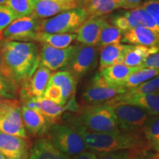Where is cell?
I'll return each mask as SVG.
<instances>
[{
    "label": "cell",
    "instance_id": "cell-37",
    "mask_svg": "<svg viewBox=\"0 0 159 159\" xmlns=\"http://www.w3.org/2000/svg\"><path fill=\"white\" fill-rule=\"evenodd\" d=\"M140 6L152 16L159 29V0H146Z\"/></svg>",
    "mask_w": 159,
    "mask_h": 159
},
{
    "label": "cell",
    "instance_id": "cell-9",
    "mask_svg": "<svg viewBox=\"0 0 159 159\" xmlns=\"http://www.w3.org/2000/svg\"><path fill=\"white\" fill-rule=\"evenodd\" d=\"M125 92L127 89L111 85L99 72L91 79V83L83 91V99L91 105L100 104Z\"/></svg>",
    "mask_w": 159,
    "mask_h": 159
},
{
    "label": "cell",
    "instance_id": "cell-28",
    "mask_svg": "<svg viewBox=\"0 0 159 159\" xmlns=\"http://www.w3.org/2000/svg\"><path fill=\"white\" fill-rule=\"evenodd\" d=\"M122 35L123 33L120 30L104 20L96 47L100 49L105 46L121 43Z\"/></svg>",
    "mask_w": 159,
    "mask_h": 159
},
{
    "label": "cell",
    "instance_id": "cell-12",
    "mask_svg": "<svg viewBox=\"0 0 159 159\" xmlns=\"http://www.w3.org/2000/svg\"><path fill=\"white\" fill-rule=\"evenodd\" d=\"M21 104L34 109L41 113L52 125L56 124L63 113L66 110H74L76 104L75 100H70L67 102L66 105H59L52 102L44 97H21Z\"/></svg>",
    "mask_w": 159,
    "mask_h": 159
},
{
    "label": "cell",
    "instance_id": "cell-41",
    "mask_svg": "<svg viewBox=\"0 0 159 159\" xmlns=\"http://www.w3.org/2000/svg\"><path fill=\"white\" fill-rule=\"evenodd\" d=\"M69 159H97V156L89 150H85L76 156H70Z\"/></svg>",
    "mask_w": 159,
    "mask_h": 159
},
{
    "label": "cell",
    "instance_id": "cell-36",
    "mask_svg": "<svg viewBox=\"0 0 159 159\" xmlns=\"http://www.w3.org/2000/svg\"><path fill=\"white\" fill-rule=\"evenodd\" d=\"M140 152L128 150H118L100 155L97 157V159H134Z\"/></svg>",
    "mask_w": 159,
    "mask_h": 159
},
{
    "label": "cell",
    "instance_id": "cell-38",
    "mask_svg": "<svg viewBox=\"0 0 159 159\" xmlns=\"http://www.w3.org/2000/svg\"><path fill=\"white\" fill-rule=\"evenodd\" d=\"M140 67L142 69H159V51L147 57Z\"/></svg>",
    "mask_w": 159,
    "mask_h": 159
},
{
    "label": "cell",
    "instance_id": "cell-1",
    "mask_svg": "<svg viewBox=\"0 0 159 159\" xmlns=\"http://www.w3.org/2000/svg\"><path fill=\"white\" fill-rule=\"evenodd\" d=\"M69 125L81 135L87 150L97 156L122 150L137 152L150 150L142 130L125 132L119 130L111 133L93 132L85 128L77 117L71 118Z\"/></svg>",
    "mask_w": 159,
    "mask_h": 159
},
{
    "label": "cell",
    "instance_id": "cell-2",
    "mask_svg": "<svg viewBox=\"0 0 159 159\" xmlns=\"http://www.w3.org/2000/svg\"><path fill=\"white\" fill-rule=\"evenodd\" d=\"M39 64L35 43L0 41V69L18 86L30 78Z\"/></svg>",
    "mask_w": 159,
    "mask_h": 159
},
{
    "label": "cell",
    "instance_id": "cell-34",
    "mask_svg": "<svg viewBox=\"0 0 159 159\" xmlns=\"http://www.w3.org/2000/svg\"><path fill=\"white\" fill-rule=\"evenodd\" d=\"M16 19V15L8 6L5 4L0 5V33Z\"/></svg>",
    "mask_w": 159,
    "mask_h": 159
},
{
    "label": "cell",
    "instance_id": "cell-29",
    "mask_svg": "<svg viewBox=\"0 0 159 159\" xmlns=\"http://www.w3.org/2000/svg\"><path fill=\"white\" fill-rule=\"evenodd\" d=\"M159 75V69H150L144 68L141 69L136 72L130 75L128 78L125 79L123 82L119 85L127 91L130 90L138 86L142 83L148 81L149 80Z\"/></svg>",
    "mask_w": 159,
    "mask_h": 159
},
{
    "label": "cell",
    "instance_id": "cell-19",
    "mask_svg": "<svg viewBox=\"0 0 159 159\" xmlns=\"http://www.w3.org/2000/svg\"><path fill=\"white\" fill-rule=\"evenodd\" d=\"M122 42L130 45L159 47V35L143 27H136L123 33Z\"/></svg>",
    "mask_w": 159,
    "mask_h": 159
},
{
    "label": "cell",
    "instance_id": "cell-26",
    "mask_svg": "<svg viewBox=\"0 0 159 159\" xmlns=\"http://www.w3.org/2000/svg\"><path fill=\"white\" fill-rule=\"evenodd\" d=\"M76 33L52 34L39 32L35 39V41L56 49H66L70 47V44L76 39Z\"/></svg>",
    "mask_w": 159,
    "mask_h": 159
},
{
    "label": "cell",
    "instance_id": "cell-14",
    "mask_svg": "<svg viewBox=\"0 0 159 159\" xmlns=\"http://www.w3.org/2000/svg\"><path fill=\"white\" fill-rule=\"evenodd\" d=\"M30 150L28 139L0 132V153L6 159H28Z\"/></svg>",
    "mask_w": 159,
    "mask_h": 159
},
{
    "label": "cell",
    "instance_id": "cell-46",
    "mask_svg": "<svg viewBox=\"0 0 159 159\" xmlns=\"http://www.w3.org/2000/svg\"><path fill=\"white\" fill-rule=\"evenodd\" d=\"M0 159H6V158H5V156H3L2 154V153H0Z\"/></svg>",
    "mask_w": 159,
    "mask_h": 159
},
{
    "label": "cell",
    "instance_id": "cell-32",
    "mask_svg": "<svg viewBox=\"0 0 159 159\" xmlns=\"http://www.w3.org/2000/svg\"><path fill=\"white\" fill-rule=\"evenodd\" d=\"M19 86L0 69V99H15Z\"/></svg>",
    "mask_w": 159,
    "mask_h": 159
},
{
    "label": "cell",
    "instance_id": "cell-8",
    "mask_svg": "<svg viewBox=\"0 0 159 159\" xmlns=\"http://www.w3.org/2000/svg\"><path fill=\"white\" fill-rule=\"evenodd\" d=\"M40 21L32 16L18 18L0 33V40L19 42L35 41L40 32Z\"/></svg>",
    "mask_w": 159,
    "mask_h": 159
},
{
    "label": "cell",
    "instance_id": "cell-3",
    "mask_svg": "<svg viewBox=\"0 0 159 159\" xmlns=\"http://www.w3.org/2000/svg\"><path fill=\"white\" fill-rule=\"evenodd\" d=\"M77 119L85 128L93 132L111 133L119 130L114 109L105 102L85 107Z\"/></svg>",
    "mask_w": 159,
    "mask_h": 159
},
{
    "label": "cell",
    "instance_id": "cell-31",
    "mask_svg": "<svg viewBox=\"0 0 159 159\" xmlns=\"http://www.w3.org/2000/svg\"><path fill=\"white\" fill-rule=\"evenodd\" d=\"M37 0H7L5 5L18 18L30 16L34 11Z\"/></svg>",
    "mask_w": 159,
    "mask_h": 159
},
{
    "label": "cell",
    "instance_id": "cell-16",
    "mask_svg": "<svg viewBox=\"0 0 159 159\" xmlns=\"http://www.w3.org/2000/svg\"><path fill=\"white\" fill-rule=\"evenodd\" d=\"M109 101L136 105L144 110L150 116L159 114V92L142 94H130L125 92Z\"/></svg>",
    "mask_w": 159,
    "mask_h": 159
},
{
    "label": "cell",
    "instance_id": "cell-11",
    "mask_svg": "<svg viewBox=\"0 0 159 159\" xmlns=\"http://www.w3.org/2000/svg\"><path fill=\"white\" fill-rule=\"evenodd\" d=\"M111 25L122 33L136 27H143L153 31L159 35V29L154 19L141 6L136 9L117 14L111 19Z\"/></svg>",
    "mask_w": 159,
    "mask_h": 159
},
{
    "label": "cell",
    "instance_id": "cell-22",
    "mask_svg": "<svg viewBox=\"0 0 159 159\" xmlns=\"http://www.w3.org/2000/svg\"><path fill=\"white\" fill-rule=\"evenodd\" d=\"M77 79L68 70L57 71L52 74L49 84L56 85L62 91L63 99L65 104L69 100H72L71 97L74 96Z\"/></svg>",
    "mask_w": 159,
    "mask_h": 159
},
{
    "label": "cell",
    "instance_id": "cell-17",
    "mask_svg": "<svg viewBox=\"0 0 159 159\" xmlns=\"http://www.w3.org/2000/svg\"><path fill=\"white\" fill-rule=\"evenodd\" d=\"M21 116L27 134L39 138L47 134L52 124L39 111L21 105Z\"/></svg>",
    "mask_w": 159,
    "mask_h": 159
},
{
    "label": "cell",
    "instance_id": "cell-7",
    "mask_svg": "<svg viewBox=\"0 0 159 159\" xmlns=\"http://www.w3.org/2000/svg\"><path fill=\"white\" fill-rule=\"evenodd\" d=\"M105 103L112 106L119 129L125 132L142 130L147 119L150 116L146 111L136 105L111 101Z\"/></svg>",
    "mask_w": 159,
    "mask_h": 159
},
{
    "label": "cell",
    "instance_id": "cell-10",
    "mask_svg": "<svg viewBox=\"0 0 159 159\" xmlns=\"http://www.w3.org/2000/svg\"><path fill=\"white\" fill-rule=\"evenodd\" d=\"M99 50L95 46H76L66 69L70 71L77 79L81 78L96 66Z\"/></svg>",
    "mask_w": 159,
    "mask_h": 159
},
{
    "label": "cell",
    "instance_id": "cell-24",
    "mask_svg": "<svg viewBox=\"0 0 159 159\" xmlns=\"http://www.w3.org/2000/svg\"><path fill=\"white\" fill-rule=\"evenodd\" d=\"M158 51L159 47H148L144 46L128 44L122 63L130 67L141 66L147 57Z\"/></svg>",
    "mask_w": 159,
    "mask_h": 159
},
{
    "label": "cell",
    "instance_id": "cell-35",
    "mask_svg": "<svg viewBox=\"0 0 159 159\" xmlns=\"http://www.w3.org/2000/svg\"><path fill=\"white\" fill-rule=\"evenodd\" d=\"M43 97L59 105H66L63 99L62 91L56 85L49 84Z\"/></svg>",
    "mask_w": 159,
    "mask_h": 159
},
{
    "label": "cell",
    "instance_id": "cell-27",
    "mask_svg": "<svg viewBox=\"0 0 159 159\" xmlns=\"http://www.w3.org/2000/svg\"><path fill=\"white\" fill-rule=\"evenodd\" d=\"M83 8L89 17H102L120 8L116 0H90Z\"/></svg>",
    "mask_w": 159,
    "mask_h": 159
},
{
    "label": "cell",
    "instance_id": "cell-4",
    "mask_svg": "<svg viewBox=\"0 0 159 159\" xmlns=\"http://www.w3.org/2000/svg\"><path fill=\"white\" fill-rule=\"evenodd\" d=\"M89 18L82 7L63 12L49 19L41 20L40 32L52 34H66L75 33Z\"/></svg>",
    "mask_w": 159,
    "mask_h": 159
},
{
    "label": "cell",
    "instance_id": "cell-23",
    "mask_svg": "<svg viewBox=\"0 0 159 159\" xmlns=\"http://www.w3.org/2000/svg\"><path fill=\"white\" fill-rule=\"evenodd\" d=\"M128 47V44L116 43L105 46L101 48L99 62V72L107 67L122 63L123 57Z\"/></svg>",
    "mask_w": 159,
    "mask_h": 159
},
{
    "label": "cell",
    "instance_id": "cell-45",
    "mask_svg": "<svg viewBox=\"0 0 159 159\" xmlns=\"http://www.w3.org/2000/svg\"><path fill=\"white\" fill-rule=\"evenodd\" d=\"M6 2H7V0H0V5H5Z\"/></svg>",
    "mask_w": 159,
    "mask_h": 159
},
{
    "label": "cell",
    "instance_id": "cell-33",
    "mask_svg": "<svg viewBox=\"0 0 159 159\" xmlns=\"http://www.w3.org/2000/svg\"><path fill=\"white\" fill-rule=\"evenodd\" d=\"M156 92H159V75L142 83L134 89L127 91L126 93L130 94H142Z\"/></svg>",
    "mask_w": 159,
    "mask_h": 159
},
{
    "label": "cell",
    "instance_id": "cell-18",
    "mask_svg": "<svg viewBox=\"0 0 159 159\" xmlns=\"http://www.w3.org/2000/svg\"><path fill=\"white\" fill-rule=\"evenodd\" d=\"M104 20L102 17H89L85 20L75 32L77 41L81 44L96 47Z\"/></svg>",
    "mask_w": 159,
    "mask_h": 159
},
{
    "label": "cell",
    "instance_id": "cell-13",
    "mask_svg": "<svg viewBox=\"0 0 159 159\" xmlns=\"http://www.w3.org/2000/svg\"><path fill=\"white\" fill-rule=\"evenodd\" d=\"M39 50L40 64L50 71H57L66 68L76 46H70L66 49H56L42 44Z\"/></svg>",
    "mask_w": 159,
    "mask_h": 159
},
{
    "label": "cell",
    "instance_id": "cell-25",
    "mask_svg": "<svg viewBox=\"0 0 159 159\" xmlns=\"http://www.w3.org/2000/svg\"><path fill=\"white\" fill-rule=\"evenodd\" d=\"M142 68L140 66L130 67L120 63L107 67L99 73L111 85L120 87L119 85L125 79L128 78L130 75L140 70Z\"/></svg>",
    "mask_w": 159,
    "mask_h": 159
},
{
    "label": "cell",
    "instance_id": "cell-40",
    "mask_svg": "<svg viewBox=\"0 0 159 159\" xmlns=\"http://www.w3.org/2000/svg\"><path fill=\"white\" fill-rule=\"evenodd\" d=\"M134 159H159V155L148 150L141 152Z\"/></svg>",
    "mask_w": 159,
    "mask_h": 159
},
{
    "label": "cell",
    "instance_id": "cell-44",
    "mask_svg": "<svg viewBox=\"0 0 159 159\" xmlns=\"http://www.w3.org/2000/svg\"><path fill=\"white\" fill-rule=\"evenodd\" d=\"M151 149H152V150H153L154 151H156V153L159 155V142L157 143L156 144H155L154 146L152 147V148Z\"/></svg>",
    "mask_w": 159,
    "mask_h": 159
},
{
    "label": "cell",
    "instance_id": "cell-15",
    "mask_svg": "<svg viewBox=\"0 0 159 159\" xmlns=\"http://www.w3.org/2000/svg\"><path fill=\"white\" fill-rule=\"evenodd\" d=\"M52 74V71L39 65L30 78L21 85L22 86L19 92L20 97H43L49 85Z\"/></svg>",
    "mask_w": 159,
    "mask_h": 159
},
{
    "label": "cell",
    "instance_id": "cell-39",
    "mask_svg": "<svg viewBox=\"0 0 159 159\" xmlns=\"http://www.w3.org/2000/svg\"><path fill=\"white\" fill-rule=\"evenodd\" d=\"M118 2L120 8L125 10H134L142 5L143 0H116Z\"/></svg>",
    "mask_w": 159,
    "mask_h": 159
},
{
    "label": "cell",
    "instance_id": "cell-43",
    "mask_svg": "<svg viewBox=\"0 0 159 159\" xmlns=\"http://www.w3.org/2000/svg\"><path fill=\"white\" fill-rule=\"evenodd\" d=\"M89 1H90V0H79L78 7H84V6L86 5Z\"/></svg>",
    "mask_w": 159,
    "mask_h": 159
},
{
    "label": "cell",
    "instance_id": "cell-6",
    "mask_svg": "<svg viewBox=\"0 0 159 159\" xmlns=\"http://www.w3.org/2000/svg\"><path fill=\"white\" fill-rule=\"evenodd\" d=\"M0 132L28 139L21 116V105L18 99H0Z\"/></svg>",
    "mask_w": 159,
    "mask_h": 159
},
{
    "label": "cell",
    "instance_id": "cell-20",
    "mask_svg": "<svg viewBox=\"0 0 159 159\" xmlns=\"http://www.w3.org/2000/svg\"><path fill=\"white\" fill-rule=\"evenodd\" d=\"M69 156L61 152L47 137L35 141L30 150L28 159H69Z\"/></svg>",
    "mask_w": 159,
    "mask_h": 159
},
{
    "label": "cell",
    "instance_id": "cell-21",
    "mask_svg": "<svg viewBox=\"0 0 159 159\" xmlns=\"http://www.w3.org/2000/svg\"><path fill=\"white\" fill-rule=\"evenodd\" d=\"M78 7L75 4L57 2L52 0H37L34 11L30 16L41 20L53 17L63 12L76 8Z\"/></svg>",
    "mask_w": 159,
    "mask_h": 159
},
{
    "label": "cell",
    "instance_id": "cell-30",
    "mask_svg": "<svg viewBox=\"0 0 159 159\" xmlns=\"http://www.w3.org/2000/svg\"><path fill=\"white\" fill-rule=\"evenodd\" d=\"M142 130L151 149L159 142V114L149 116Z\"/></svg>",
    "mask_w": 159,
    "mask_h": 159
},
{
    "label": "cell",
    "instance_id": "cell-42",
    "mask_svg": "<svg viewBox=\"0 0 159 159\" xmlns=\"http://www.w3.org/2000/svg\"><path fill=\"white\" fill-rule=\"evenodd\" d=\"M52 1L57 2L65 3V4H75V5H78L79 0H52Z\"/></svg>",
    "mask_w": 159,
    "mask_h": 159
},
{
    "label": "cell",
    "instance_id": "cell-5",
    "mask_svg": "<svg viewBox=\"0 0 159 159\" xmlns=\"http://www.w3.org/2000/svg\"><path fill=\"white\" fill-rule=\"evenodd\" d=\"M47 138L61 152L69 157L87 150L83 137L69 124L51 125Z\"/></svg>",
    "mask_w": 159,
    "mask_h": 159
}]
</instances>
